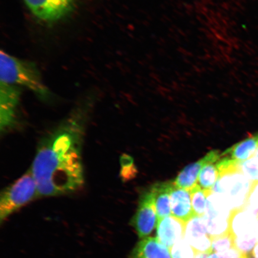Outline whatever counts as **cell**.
Instances as JSON below:
<instances>
[{"instance_id": "5b68a950", "label": "cell", "mask_w": 258, "mask_h": 258, "mask_svg": "<svg viewBox=\"0 0 258 258\" xmlns=\"http://www.w3.org/2000/svg\"><path fill=\"white\" fill-rule=\"evenodd\" d=\"M257 218L245 208L232 211L230 231L234 235L235 247L242 254H250L256 246Z\"/></svg>"}, {"instance_id": "277c9868", "label": "cell", "mask_w": 258, "mask_h": 258, "mask_svg": "<svg viewBox=\"0 0 258 258\" xmlns=\"http://www.w3.org/2000/svg\"><path fill=\"white\" fill-rule=\"evenodd\" d=\"M39 198L36 180L30 169L2 191L0 199V221H4L18 210Z\"/></svg>"}, {"instance_id": "7c38bea8", "label": "cell", "mask_w": 258, "mask_h": 258, "mask_svg": "<svg viewBox=\"0 0 258 258\" xmlns=\"http://www.w3.org/2000/svg\"><path fill=\"white\" fill-rule=\"evenodd\" d=\"M220 158L221 155L219 154L218 151H211L202 159L185 167L174 180V185L180 188L186 190L191 189L194 186L196 185L199 174L203 166L209 162L218 161Z\"/></svg>"}, {"instance_id": "44dd1931", "label": "cell", "mask_w": 258, "mask_h": 258, "mask_svg": "<svg viewBox=\"0 0 258 258\" xmlns=\"http://www.w3.org/2000/svg\"><path fill=\"white\" fill-rule=\"evenodd\" d=\"M241 172L251 181H258V158L251 157L239 164Z\"/></svg>"}, {"instance_id": "83f0119b", "label": "cell", "mask_w": 258, "mask_h": 258, "mask_svg": "<svg viewBox=\"0 0 258 258\" xmlns=\"http://www.w3.org/2000/svg\"><path fill=\"white\" fill-rule=\"evenodd\" d=\"M253 157L258 158V147L257 148L255 153H254Z\"/></svg>"}, {"instance_id": "9a60e30c", "label": "cell", "mask_w": 258, "mask_h": 258, "mask_svg": "<svg viewBox=\"0 0 258 258\" xmlns=\"http://www.w3.org/2000/svg\"><path fill=\"white\" fill-rule=\"evenodd\" d=\"M172 183V182L157 183L150 188L154 196L157 221L170 217L172 214L170 208V191Z\"/></svg>"}, {"instance_id": "ac0fdd59", "label": "cell", "mask_w": 258, "mask_h": 258, "mask_svg": "<svg viewBox=\"0 0 258 258\" xmlns=\"http://www.w3.org/2000/svg\"><path fill=\"white\" fill-rule=\"evenodd\" d=\"M189 191L195 215L196 217H204L207 207V193L199 184L194 186Z\"/></svg>"}, {"instance_id": "8fae6325", "label": "cell", "mask_w": 258, "mask_h": 258, "mask_svg": "<svg viewBox=\"0 0 258 258\" xmlns=\"http://www.w3.org/2000/svg\"><path fill=\"white\" fill-rule=\"evenodd\" d=\"M156 228L157 239L169 250L185 237V224L173 216L157 221Z\"/></svg>"}, {"instance_id": "4316f807", "label": "cell", "mask_w": 258, "mask_h": 258, "mask_svg": "<svg viewBox=\"0 0 258 258\" xmlns=\"http://www.w3.org/2000/svg\"><path fill=\"white\" fill-rule=\"evenodd\" d=\"M239 258H251L250 254H241V255Z\"/></svg>"}, {"instance_id": "30bf717a", "label": "cell", "mask_w": 258, "mask_h": 258, "mask_svg": "<svg viewBox=\"0 0 258 258\" xmlns=\"http://www.w3.org/2000/svg\"><path fill=\"white\" fill-rule=\"evenodd\" d=\"M184 238L196 251L212 252V238L203 217H195L186 222Z\"/></svg>"}, {"instance_id": "8992f818", "label": "cell", "mask_w": 258, "mask_h": 258, "mask_svg": "<svg viewBox=\"0 0 258 258\" xmlns=\"http://www.w3.org/2000/svg\"><path fill=\"white\" fill-rule=\"evenodd\" d=\"M207 193V207L203 217L211 238L220 236L230 231L231 210L223 199L212 191Z\"/></svg>"}, {"instance_id": "5bb4252c", "label": "cell", "mask_w": 258, "mask_h": 258, "mask_svg": "<svg viewBox=\"0 0 258 258\" xmlns=\"http://www.w3.org/2000/svg\"><path fill=\"white\" fill-rule=\"evenodd\" d=\"M128 258H172L170 250L157 239L149 237L138 242Z\"/></svg>"}, {"instance_id": "f1b7e54d", "label": "cell", "mask_w": 258, "mask_h": 258, "mask_svg": "<svg viewBox=\"0 0 258 258\" xmlns=\"http://www.w3.org/2000/svg\"><path fill=\"white\" fill-rule=\"evenodd\" d=\"M257 242H258V218H257Z\"/></svg>"}, {"instance_id": "cb8c5ba5", "label": "cell", "mask_w": 258, "mask_h": 258, "mask_svg": "<svg viewBox=\"0 0 258 258\" xmlns=\"http://www.w3.org/2000/svg\"><path fill=\"white\" fill-rule=\"evenodd\" d=\"M241 254L240 251H238L237 248H234L225 253L212 252L209 254L208 258H239Z\"/></svg>"}, {"instance_id": "d4e9b609", "label": "cell", "mask_w": 258, "mask_h": 258, "mask_svg": "<svg viewBox=\"0 0 258 258\" xmlns=\"http://www.w3.org/2000/svg\"><path fill=\"white\" fill-rule=\"evenodd\" d=\"M211 253L209 252H199L197 251L195 258H208L209 254Z\"/></svg>"}, {"instance_id": "f546056e", "label": "cell", "mask_w": 258, "mask_h": 258, "mask_svg": "<svg viewBox=\"0 0 258 258\" xmlns=\"http://www.w3.org/2000/svg\"><path fill=\"white\" fill-rule=\"evenodd\" d=\"M257 138H258V135H257Z\"/></svg>"}, {"instance_id": "3957f363", "label": "cell", "mask_w": 258, "mask_h": 258, "mask_svg": "<svg viewBox=\"0 0 258 258\" xmlns=\"http://www.w3.org/2000/svg\"><path fill=\"white\" fill-rule=\"evenodd\" d=\"M0 77L1 83L25 87L43 99L50 97V92L34 63L19 59L2 50L0 53Z\"/></svg>"}, {"instance_id": "ba28073f", "label": "cell", "mask_w": 258, "mask_h": 258, "mask_svg": "<svg viewBox=\"0 0 258 258\" xmlns=\"http://www.w3.org/2000/svg\"><path fill=\"white\" fill-rule=\"evenodd\" d=\"M77 0H24L35 17L46 22H55L69 14Z\"/></svg>"}, {"instance_id": "52a82bcc", "label": "cell", "mask_w": 258, "mask_h": 258, "mask_svg": "<svg viewBox=\"0 0 258 258\" xmlns=\"http://www.w3.org/2000/svg\"><path fill=\"white\" fill-rule=\"evenodd\" d=\"M157 215L154 198L151 188L142 194L137 211L131 225L141 239L148 237L157 227Z\"/></svg>"}, {"instance_id": "4fadbf2b", "label": "cell", "mask_w": 258, "mask_h": 258, "mask_svg": "<svg viewBox=\"0 0 258 258\" xmlns=\"http://www.w3.org/2000/svg\"><path fill=\"white\" fill-rule=\"evenodd\" d=\"M170 199L173 217L179 219L185 224L196 217L193 211L189 190L178 188L174 185L173 182L170 188Z\"/></svg>"}, {"instance_id": "9c48e42d", "label": "cell", "mask_w": 258, "mask_h": 258, "mask_svg": "<svg viewBox=\"0 0 258 258\" xmlns=\"http://www.w3.org/2000/svg\"><path fill=\"white\" fill-rule=\"evenodd\" d=\"M21 90L18 86L1 83L0 85V125L6 132L14 126L16 112L20 99Z\"/></svg>"}, {"instance_id": "2e32d148", "label": "cell", "mask_w": 258, "mask_h": 258, "mask_svg": "<svg viewBox=\"0 0 258 258\" xmlns=\"http://www.w3.org/2000/svg\"><path fill=\"white\" fill-rule=\"evenodd\" d=\"M257 147V137H251L228 148L221 154V156L227 157L240 163L252 157Z\"/></svg>"}, {"instance_id": "ffe728a7", "label": "cell", "mask_w": 258, "mask_h": 258, "mask_svg": "<svg viewBox=\"0 0 258 258\" xmlns=\"http://www.w3.org/2000/svg\"><path fill=\"white\" fill-rule=\"evenodd\" d=\"M170 251L172 258H195L197 253L185 238L174 244Z\"/></svg>"}, {"instance_id": "484cf974", "label": "cell", "mask_w": 258, "mask_h": 258, "mask_svg": "<svg viewBox=\"0 0 258 258\" xmlns=\"http://www.w3.org/2000/svg\"><path fill=\"white\" fill-rule=\"evenodd\" d=\"M251 254L254 258H258V243L256 244V246H254L252 252H251Z\"/></svg>"}, {"instance_id": "e0dca14e", "label": "cell", "mask_w": 258, "mask_h": 258, "mask_svg": "<svg viewBox=\"0 0 258 258\" xmlns=\"http://www.w3.org/2000/svg\"><path fill=\"white\" fill-rule=\"evenodd\" d=\"M219 173L217 161L205 164L199 174V185L205 191H212L217 181Z\"/></svg>"}, {"instance_id": "6da1fadb", "label": "cell", "mask_w": 258, "mask_h": 258, "mask_svg": "<svg viewBox=\"0 0 258 258\" xmlns=\"http://www.w3.org/2000/svg\"><path fill=\"white\" fill-rule=\"evenodd\" d=\"M88 109L77 108L45 135L31 170L40 197L69 195L85 183L82 150Z\"/></svg>"}, {"instance_id": "d6986e66", "label": "cell", "mask_w": 258, "mask_h": 258, "mask_svg": "<svg viewBox=\"0 0 258 258\" xmlns=\"http://www.w3.org/2000/svg\"><path fill=\"white\" fill-rule=\"evenodd\" d=\"M212 252L225 253L234 248H236L235 244L234 235L230 231L220 236L212 238Z\"/></svg>"}, {"instance_id": "7a4b0ae2", "label": "cell", "mask_w": 258, "mask_h": 258, "mask_svg": "<svg viewBox=\"0 0 258 258\" xmlns=\"http://www.w3.org/2000/svg\"><path fill=\"white\" fill-rule=\"evenodd\" d=\"M239 164L221 155L217 161L220 173L212 190L224 200L231 211L244 207L253 183L241 172Z\"/></svg>"}, {"instance_id": "7402d4cb", "label": "cell", "mask_w": 258, "mask_h": 258, "mask_svg": "<svg viewBox=\"0 0 258 258\" xmlns=\"http://www.w3.org/2000/svg\"><path fill=\"white\" fill-rule=\"evenodd\" d=\"M244 208L249 210L256 217L258 213V181H253Z\"/></svg>"}, {"instance_id": "603a6c76", "label": "cell", "mask_w": 258, "mask_h": 258, "mask_svg": "<svg viewBox=\"0 0 258 258\" xmlns=\"http://www.w3.org/2000/svg\"><path fill=\"white\" fill-rule=\"evenodd\" d=\"M122 164L121 176L125 180L133 178L137 170L135 167L134 160L127 155H123L121 160Z\"/></svg>"}]
</instances>
